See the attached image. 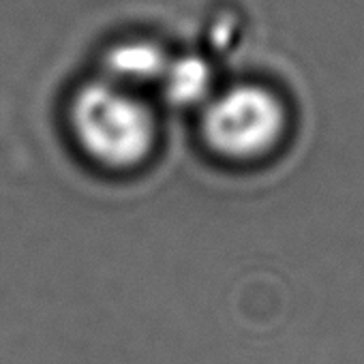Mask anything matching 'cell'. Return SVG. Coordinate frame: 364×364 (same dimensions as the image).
I'll return each mask as SVG.
<instances>
[{
	"label": "cell",
	"mask_w": 364,
	"mask_h": 364,
	"mask_svg": "<svg viewBox=\"0 0 364 364\" xmlns=\"http://www.w3.org/2000/svg\"><path fill=\"white\" fill-rule=\"evenodd\" d=\"M71 127L84 152L103 167L129 169L148 159L156 141L150 107L107 80L86 84L73 99Z\"/></svg>",
	"instance_id": "obj_1"
},
{
	"label": "cell",
	"mask_w": 364,
	"mask_h": 364,
	"mask_svg": "<svg viewBox=\"0 0 364 364\" xmlns=\"http://www.w3.org/2000/svg\"><path fill=\"white\" fill-rule=\"evenodd\" d=\"M285 120V109L270 90L245 84L210 101L202 118V131L206 144L217 154L251 161L279 144Z\"/></svg>",
	"instance_id": "obj_2"
},
{
	"label": "cell",
	"mask_w": 364,
	"mask_h": 364,
	"mask_svg": "<svg viewBox=\"0 0 364 364\" xmlns=\"http://www.w3.org/2000/svg\"><path fill=\"white\" fill-rule=\"evenodd\" d=\"M167 65L169 58L159 46L148 41H129L107 54L105 80L131 90L139 84L161 82L167 71Z\"/></svg>",
	"instance_id": "obj_3"
},
{
	"label": "cell",
	"mask_w": 364,
	"mask_h": 364,
	"mask_svg": "<svg viewBox=\"0 0 364 364\" xmlns=\"http://www.w3.org/2000/svg\"><path fill=\"white\" fill-rule=\"evenodd\" d=\"M161 84L171 103L193 105L206 99L210 90V67L196 56H182L169 60Z\"/></svg>",
	"instance_id": "obj_4"
}]
</instances>
